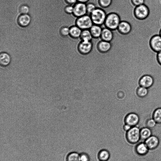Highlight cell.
<instances>
[{
	"mask_svg": "<svg viewBox=\"0 0 161 161\" xmlns=\"http://www.w3.org/2000/svg\"><path fill=\"white\" fill-rule=\"evenodd\" d=\"M90 16L94 24L100 26L104 24L107 15L104 10L100 8H96Z\"/></svg>",
	"mask_w": 161,
	"mask_h": 161,
	"instance_id": "6da1fadb",
	"label": "cell"
},
{
	"mask_svg": "<svg viewBox=\"0 0 161 161\" xmlns=\"http://www.w3.org/2000/svg\"><path fill=\"white\" fill-rule=\"evenodd\" d=\"M120 22L119 15L116 13H112L107 16L104 24L107 28L114 30L118 29Z\"/></svg>",
	"mask_w": 161,
	"mask_h": 161,
	"instance_id": "7a4b0ae2",
	"label": "cell"
},
{
	"mask_svg": "<svg viewBox=\"0 0 161 161\" xmlns=\"http://www.w3.org/2000/svg\"><path fill=\"white\" fill-rule=\"evenodd\" d=\"M140 129L136 126L132 127L126 134V138L128 142L136 144L140 140Z\"/></svg>",
	"mask_w": 161,
	"mask_h": 161,
	"instance_id": "3957f363",
	"label": "cell"
},
{
	"mask_svg": "<svg viewBox=\"0 0 161 161\" xmlns=\"http://www.w3.org/2000/svg\"><path fill=\"white\" fill-rule=\"evenodd\" d=\"M76 24L82 30L90 29L94 25L90 15L87 14L78 17Z\"/></svg>",
	"mask_w": 161,
	"mask_h": 161,
	"instance_id": "277c9868",
	"label": "cell"
},
{
	"mask_svg": "<svg viewBox=\"0 0 161 161\" xmlns=\"http://www.w3.org/2000/svg\"><path fill=\"white\" fill-rule=\"evenodd\" d=\"M149 14V8L144 4L136 6L135 10V16L140 19H145L148 16Z\"/></svg>",
	"mask_w": 161,
	"mask_h": 161,
	"instance_id": "5b68a950",
	"label": "cell"
},
{
	"mask_svg": "<svg viewBox=\"0 0 161 161\" xmlns=\"http://www.w3.org/2000/svg\"><path fill=\"white\" fill-rule=\"evenodd\" d=\"M139 115L134 112L128 113L124 119L125 124H128L132 127L136 126L139 122Z\"/></svg>",
	"mask_w": 161,
	"mask_h": 161,
	"instance_id": "8992f818",
	"label": "cell"
},
{
	"mask_svg": "<svg viewBox=\"0 0 161 161\" xmlns=\"http://www.w3.org/2000/svg\"><path fill=\"white\" fill-rule=\"evenodd\" d=\"M73 14L75 15L78 17L86 14V4L78 2L74 6Z\"/></svg>",
	"mask_w": 161,
	"mask_h": 161,
	"instance_id": "52a82bcc",
	"label": "cell"
},
{
	"mask_svg": "<svg viewBox=\"0 0 161 161\" xmlns=\"http://www.w3.org/2000/svg\"><path fill=\"white\" fill-rule=\"evenodd\" d=\"M150 44L154 52L158 53L161 51V36L159 35L153 36L150 40Z\"/></svg>",
	"mask_w": 161,
	"mask_h": 161,
	"instance_id": "ba28073f",
	"label": "cell"
},
{
	"mask_svg": "<svg viewBox=\"0 0 161 161\" xmlns=\"http://www.w3.org/2000/svg\"><path fill=\"white\" fill-rule=\"evenodd\" d=\"M154 80L152 77L149 75H145L140 79L139 83L140 86L147 88L150 87L153 84Z\"/></svg>",
	"mask_w": 161,
	"mask_h": 161,
	"instance_id": "9c48e42d",
	"label": "cell"
},
{
	"mask_svg": "<svg viewBox=\"0 0 161 161\" xmlns=\"http://www.w3.org/2000/svg\"><path fill=\"white\" fill-rule=\"evenodd\" d=\"M149 149L156 148L159 143L158 138L155 135H152L144 142Z\"/></svg>",
	"mask_w": 161,
	"mask_h": 161,
	"instance_id": "30bf717a",
	"label": "cell"
},
{
	"mask_svg": "<svg viewBox=\"0 0 161 161\" xmlns=\"http://www.w3.org/2000/svg\"><path fill=\"white\" fill-rule=\"evenodd\" d=\"M92 47V44L91 41H82L79 44V48L82 53L86 54L91 51Z\"/></svg>",
	"mask_w": 161,
	"mask_h": 161,
	"instance_id": "8fae6325",
	"label": "cell"
},
{
	"mask_svg": "<svg viewBox=\"0 0 161 161\" xmlns=\"http://www.w3.org/2000/svg\"><path fill=\"white\" fill-rule=\"evenodd\" d=\"M101 37L103 40L111 42L113 37L112 30L106 27L103 28Z\"/></svg>",
	"mask_w": 161,
	"mask_h": 161,
	"instance_id": "7c38bea8",
	"label": "cell"
},
{
	"mask_svg": "<svg viewBox=\"0 0 161 161\" xmlns=\"http://www.w3.org/2000/svg\"><path fill=\"white\" fill-rule=\"evenodd\" d=\"M135 149L138 154L143 155L146 154L149 149L145 143L141 142L140 140L136 146Z\"/></svg>",
	"mask_w": 161,
	"mask_h": 161,
	"instance_id": "4fadbf2b",
	"label": "cell"
},
{
	"mask_svg": "<svg viewBox=\"0 0 161 161\" xmlns=\"http://www.w3.org/2000/svg\"><path fill=\"white\" fill-rule=\"evenodd\" d=\"M118 29L121 33L127 34L131 31V26L129 22L125 21H120Z\"/></svg>",
	"mask_w": 161,
	"mask_h": 161,
	"instance_id": "5bb4252c",
	"label": "cell"
},
{
	"mask_svg": "<svg viewBox=\"0 0 161 161\" xmlns=\"http://www.w3.org/2000/svg\"><path fill=\"white\" fill-rule=\"evenodd\" d=\"M140 140L142 142L145 141L152 135L151 129L147 127H144L140 129Z\"/></svg>",
	"mask_w": 161,
	"mask_h": 161,
	"instance_id": "9a60e30c",
	"label": "cell"
},
{
	"mask_svg": "<svg viewBox=\"0 0 161 161\" xmlns=\"http://www.w3.org/2000/svg\"><path fill=\"white\" fill-rule=\"evenodd\" d=\"M31 20V18L28 14H23L18 18V22L21 26H27L30 24Z\"/></svg>",
	"mask_w": 161,
	"mask_h": 161,
	"instance_id": "2e32d148",
	"label": "cell"
},
{
	"mask_svg": "<svg viewBox=\"0 0 161 161\" xmlns=\"http://www.w3.org/2000/svg\"><path fill=\"white\" fill-rule=\"evenodd\" d=\"M93 37H100L102 28L100 25L94 24L89 29Z\"/></svg>",
	"mask_w": 161,
	"mask_h": 161,
	"instance_id": "e0dca14e",
	"label": "cell"
},
{
	"mask_svg": "<svg viewBox=\"0 0 161 161\" xmlns=\"http://www.w3.org/2000/svg\"><path fill=\"white\" fill-rule=\"evenodd\" d=\"M111 46L110 42L102 40L99 43L98 47L101 52H106L110 49Z\"/></svg>",
	"mask_w": 161,
	"mask_h": 161,
	"instance_id": "ac0fdd59",
	"label": "cell"
},
{
	"mask_svg": "<svg viewBox=\"0 0 161 161\" xmlns=\"http://www.w3.org/2000/svg\"><path fill=\"white\" fill-rule=\"evenodd\" d=\"M11 58L10 56L8 53H3L0 54V64L1 65L5 67L9 64Z\"/></svg>",
	"mask_w": 161,
	"mask_h": 161,
	"instance_id": "d6986e66",
	"label": "cell"
},
{
	"mask_svg": "<svg viewBox=\"0 0 161 161\" xmlns=\"http://www.w3.org/2000/svg\"><path fill=\"white\" fill-rule=\"evenodd\" d=\"M82 30L77 25L73 26L70 28L69 35L74 38L80 37Z\"/></svg>",
	"mask_w": 161,
	"mask_h": 161,
	"instance_id": "ffe728a7",
	"label": "cell"
},
{
	"mask_svg": "<svg viewBox=\"0 0 161 161\" xmlns=\"http://www.w3.org/2000/svg\"><path fill=\"white\" fill-rule=\"evenodd\" d=\"M80 37L82 41H90L93 37L89 29L82 30Z\"/></svg>",
	"mask_w": 161,
	"mask_h": 161,
	"instance_id": "44dd1931",
	"label": "cell"
},
{
	"mask_svg": "<svg viewBox=\"0 0 161 161\" xmlns=\"http://www.w3.org/2000/svg\"><path fill=\"white\" fill-rule=\"evenodd\" d=\"M110 157L109 152L105 149L101 150L98 154V158L100 161H107Z\"/></svg>",
	"mask_w": 161,
	"mask_h": 161,
	"instance_id": "7402d4cb",
	"label": "cell"
},
{
	"mask_svg": "<svg viewBox=\"0 0 161 161\" xmlns=\"http://www.w3.org/2000/svg\"><path fill=\"white\" fill-rule=\"evenodd\" d=\"M66 161H80V154L75 152L69 153L66 157Z\"/></svg>",
	"mask_w": 161,
	"mask_h": 161,
	"instance_id": "603a6c76",
	"label": "cell"
},
{
	"mask_svg": "<svg viewBox=\"0 0 161 161\" xmlns=\"http://www.w3.org/2000/svg\"><path fill=\"white\" fill-rule=\"evenodd\" d=\"M148 92V88L141 86H139L136 90V94L140 97H146Z\"/></svg>",
	"mask_w": 161,
	"mask_h": 161,
	"instance_id": "cb8c5ba5",
	"label": "cell"
},
{
	"mask_svg": "<svg viewBox=\"0 0 161 161\" xmlns=\"http://www.w3.org/2000/svg\"><path fill=\"white\" fill-rule=\"evenodd\" d=\"M153 119L157 123H161V108L156 109L154 112Z\"/></svg>",
	"mask_w": 161,
	"mask_h": 161,
	"instance_id": "d4e9b609",
	"label": "cell"
},
{
	"mask_svg": "<svg viewBox=\"0 0 161 161\" xmlns=\"http://www.w3.org/2000/svg\"><path fill=\"white\" fill-rule=\"evenodd\" d=\"M86 5L87 14L90 15L97 8L95 5L92 3H89Z\"/></svg>",
	"mask_w": 161,
	"mask_h": 161,
	"instance_id": "484cf974",
	"label": "cell"
},
{
	"mask_svg": "<svg viewBox=\"0 0 161 161\" xmlns=\"http://www.w3.org/2000/svg\"><path fill=\"white\" fill-rule=\"evenodd\" d=\"M70 28L67 26H64L60 29V34L64 37L70 36L69 35Z\"/></svg>",
	"mask_w": 161,
	"mask_h": 161,
	"instance_id": "4316f807",
	"label": "cell"
},
{
	"mask_svg": "<svg viewBox=\"0 0 161 161\" xmlns=\"http://www.w3.org/2000/svg\"><path fill=\"white\" fill-rule=\"evenodd\" d=\"M100 5L102 8H107L112 3V0H98Z\"/></svg>",
	"mask_w": 161,
	"mask_h": 161,
	"instance_id": "83f0119b",
	"label": "cell"
},
{
	"mask_svg": "<svg viewBox=\"0 0 161 161\" xmlns=\"http://www.w3.org/2000/svg\"><path fill=\"white\" fill-rule=\"evenodd\" d=\"M157 123L153 119L151 118L147 120L146 122V127L150 129L154 127Z\"/></svg>",
	"mask_w": 161,
	"mask_h": 161,
	"instance_id": "f1b7e54d",
	"label": "cell"
},
{
	"mask_svg": "<svg viewBox=\"0 0 161 161\" xmlns=\"http://www.w3.org/2000/svg\"><path fill=\"white\" fill-rule=\"evenodd\" d=\"M29 11V8L27 5H23L20 7V11L23 14H27Z\"/></svg>",
	"mask_w": 161,
	"mask_h": 161,
	"instance_id": "f546056e",
	"label": "cell"
},
{
	"mask_svg": "<svg viewBox=\"0 0 161 161\" xmlns=\"http://www.w3.org/2000/svg\"><path fill=\"white\" fill-rule=\"evenodd\" d=\"M74 5H69L67 6L64 8L66 13L68 14H73Z\"/></svg>",
	"mask_w": 161,
	"mask_h": 161,
	"instance_id": "4dcf8cb0",
	"label": "cell"
},
{
	"mask_svg": "<svg viewBox=\"0 0 161 161\" xmlns=\"http://www.w3.org/2000/svg\"><path fill=\"white\" fill-rule=\"evenodd\" d=\"M80 161H89L90 160L88 155L84 153L80 154Z\"/></svg>",
	"mask_w": 161,
	"mask_h": 161,
	"instance_id": "1f68e13d",
	"label": "cell"
},
{
	"mask_svg": "<svg viewBox=\"0 0 161 161\" xmlns=\"http://www.w3.org/2000/svg\"><path fill=\"white\" fill-rule=\"evenodd\" d=\"M133 3L136 6L144 4V0H131Z\"/></svg>",
	"mask_w": 161,
	"mask_h": 161,
	"instance_id": "d6a6232c",
	"label": "cell"
},
{
	"mask_svg": "<svg viewBox=\"0 0 161 161\" xmlns=\"http://www.w3.org/2000/svg\"><path fill=\"white\" fill-rule=\"evenodd\" d=\"M66 3L69 4L75 5L78 2L77 0H65Z\"/></svg>",
	"mask_w": 161,
	"mask_h": 161,
	"instance_id": "836d02e7",
	"label": "cell"
},
{
	"mask_svg": "<svg viewBox=\"0 0 161 161\" xmlns=\"http://www.w3.org/2000/svg\"><path fill=\"white\" fill-rule=\"evenodd\" d=\"M132 127L130 125L125 124L124 125L123 129L125 131L127 132Z\"/></svg>",
	"mask_w": 161,
	"mask_h": 161,
	"instance_id": "e575fe53",
	"label": "cell"
},
{
	"mask_svg": "<svg viewBox=\"0 0 161 161\" xmlns=\"http://www.w3.org/2000/svg\"><path fill=\"white\" fill-rule=\"evenodd\" d=\"M157 58L158 63L161 65V51L157 53Z\"/></svg>",
	"mask_w": 161,
	"mask_h": 161,
	"instance_id": "d590c367",
	"label": "cell"
},
{
	"mask_svg": "<svg viewBox=\"0 0 161 161\" xmlns=\"http://www.w3.org/2000/svg\"><path fill=\"white\" fill-rule=\"evenodd\" d=\"M90 0H77L78 2L86 3H88Z\"/></svg>",
	"mask_w": 161,
	"mask_h": 161,
	"instance_id": "8d00e7d4",
	"label": "cell"
},
{
	"mask_svg": "<svg viewBox=\"0 0 161 161\" xmlns=\"http://www.w3.org/2000/svg\"><path fill=\"white\" fill-rule=\"evenodd\" d=\"M159 35L161 36V30L160 31V33H159Z\"/></svg>",
	"mask_w": 161,
	"mask_h": 161,
	"instance_id": "74e56055",
	"label": "cell"
}]
</instances>
